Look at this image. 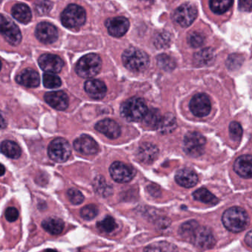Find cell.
I'll use <instances>...</instances> for the list:
<instances>
[{
  "instance_id": "obj_17",
  "label": "cell",
  "mask_w": 252,
  "mask_h": 252,
  "mask_svg": "<svg viewBox=\"0 0 252 252\" xmlns=\"http://www.w3.org/2000/svg\"><path fill=\"white\" fill-rule=\"evenodd\" d=\"M44 100L50 106L58 110H64L69 105L67 95L63 91L49 92L44 96Z\"/></svg>"
},
{
  "instance_id": "obj_14",
  "label": "cell",
  "mask_w": 252,
  "mask_h": 252,
  "mask_svg": "<svg viewBox=\"0 0 252 252\" xmlns=\"http://www.w3.org/2000/svg\"><path fill=\"white\" fill-rule=\"evenodd\" d=\"M38 65L40 68L47 72L57 73L62 71L63 66V62L59 56L51 53L41 55L38 59Z\"/></svg>"
},
{
  "instance_id": "obj_1",
  "label": "cell",
  "mask_w": 252,
  "mask_h": 252,
  "mask_svg": "<svg viewBox=\"0 0 252 252\" xmlns=\"http://www.w3.org/2000/svg\"><path fill=\"white\" fill-rule=\"evenodd\" d=\"M179 234L185 241L201 250H210L216 244V239L211 230L200 226L195 220H189L182 224Z\"/></svg>"
},
{
  "instance_id": "obj_12",
  "label": "cell",
  "mask_w": 252,
  "mask_h": 252,
  "mask_svg": "<svg viewBox=\"0 0 252 252\" xmlns=\"http://www.w3.org/2000/svg\"><path fill=\"white\" fill-rule=\"evenodd\" d=\"M189 109L195 116H207L211 111V102L210 98L204 93L195 95L191 99Z\"/></svg>"
},
{
  "instance_id": "obj_20",
  "label": "cell",
  "mask_w": 252,
  "mask_h": 252,
  "mask_svg": "<svg viewBox=\"0 0 252 252\" xmlns=\"http://www.w3.org/2000/svg\"><path fill=\"white\" fill-rule=\"evenodd\" d=\"M137 158L143 164H152L158 155V149L152 144L145 143L139 146L137 151Z\"/></svg>"
},
{
  "instance_id": "obj_40",
  "label": "cell",
  "mask_w": 252,
  "mask_h": 252,
  "mask_svg": "<svg viewBox=\"0 0 252 252\" xmlns=\"http://www.w3.org/2000/svg\"><path fill=\"white\" fill-rule=\"evenodd\" d=\"M67 197L69 201L74 205H78L82 204L84 201V195L81 193V191L76 189H70L67 191Z\"/></svg>"
},
{
  "instance_id": "obj_51",
  "label": "cell",
  "mask_w": 252,
  "mask_h": 252,
  "mask_svg": "<svg viewBox=\"0 0 252 252\" xmlns=\"http://www.w3.org/2000/svg\"><path fill=\"white\" fill-rule=\"evenodd\" d=\"M1 61H0V71H1Z\"/></svg>"
},
{
  "instance_id": "obj_19",
  "label": "cell",
  "mask_w": 252,
  "mask_h": 252,
  "mask_svg": "<svg viewBox=\"0 0 252 252\" xmlns=\"http://www.w3.org/2000/svg\"><path fill=\"white\" fill-rule=\"evenodd\" d=\"M234 170L235 173L244 178L252 179V156L244 155L237 158L234 164Z\"/></svg>"
},
{
  "instance_id": "obj_23",
  "label": "cell",
  "mask_w": 252,
  "mask_h": 252,
  "mask_svg": "<svg viewBox=\"0 0 252 252\" xmlns=\"http://www.w3.org/2000/svg\"><path fill=\"white\" fill-rule=\"evenodd\" d=\"M86 92L94 99H101L106 96L107 89L103 81L97 79H90L84 84Z\"/></svg>"
},
{
  "instance_id": "obj_29",
  "label": "cell",
  "mask_w": 252,
  "mask_h": 252,
  "mask_svg": "<svg viewBox=\"0 0 252 252\" xmlns=\"http://www.w3.org/2000/svg\"><path fill=\"white\" fill-rule=\"evenodd\" d=\"M192 196H193L194 199L200 201V202L204 203V204L216 205L219 202L217 197L215 196L212 192L205 188L197 189L192 194Z\"/></svg>"
},
{
  "instance_id": "obj_25",
  "label": "cell",
  "mask_w": 252,
  "mask_h": 252,
  "mask_svg": "<svg viewBox=\"0 0 252 252\" xmlns=\"http://www.w3.org/2000/svg\"><path fill=\"white\" fill-rule=\"evenodd\" d=\"M41 226L46 232L53 235H59L64 229L63 220L57 217H49L43 220Z\"/></svg>"
},
{
  "instance_id": "obj_8",
  "label": "cell",
  "mask_w": 252,
  "mask_h": 252,
  "mask_svg": "<svg viewBox=\"0 0 252 252\" xmlns=\"http://www.w3.org/2000/svg\"><path fill=\"white\" fill-rule=\"evenodd\" d=\"M72 153L70 145L64 139H55L48 146L49 157L57 163L67 161Z\"/></svg>"
},
{
  "instance_id": "obj_7",
  "label": "cell",
  "mask_w": 252,
  "mask_h": 252,
  "mask_svg": "<svg viewBox=\"0 0 252 252\" xmlns=\"http://www.w3.org/2000/svg\"><path fill=\"white\" fill-rule=\"evenodd\" d=\"M206 139L204 136L196 132L188 133L184 139V151L187 155L197 158L204 152Z\"/></svg>"
},
{
  "instance_id": "obj_44",
  "label": "cell",
  "mask_w": 252,
  "mask_h": 252,
  "mask_svg": "<svg viewBox=\"0 0 252 252\" xmlns=\"http://www.w3.org/2000/svg\"><path fill=\"white\" fill-rule=\"evenodd\" d=\"M239 9L242 11H252V1H241L238 3Z\"/></svg>"
},
{
  "instance_id": "obj_48",
  "label": "cell",
  "mask_w": 252,
  "mask_h": 252,
  "mask_svg": "<svg viewBox=\"0 0 252 252\" xmlns=\"http://www.w3.org/2000/svg\"><path fill=\"white\" fill-rule=\"evenodd\" d=\"M7 123H6L5 118L3 115L2 112L0 111V129L5 128Z\"/></svg>"
},
{
  "instance_id": "obj_37",
  "label": "cell",
  "mask_w": 252,
  "mask_h": 252,
  "mask_svg": "<svg viewBox=\"0 0 252 252\" xmlns=\"http://www.w3.org/2000/svg\"><path fill=\"white\" fill-rule=\"evenodd\" d=\"M98 214V209L94 204H89L81 209V216L86 220H91L95 218Z\"/></svg>"
},
{
  "instance_id": "obj_21",
  "label": "cell",
  "mask_w": 252,
  "mask_h": 252,
  "mask_svg": "<svg viewBox=\"0 0 252 252\" xmlns=\"http://www.w3.org/2000/svg\"><path fill=\"white\" fill-rule=\"evenodd\" d=\"M175 179L178 184L185 188L193 187L198 182L196 173L189 169H182L178 171Z\"/></svg>"
},
{
  "instance_id": "obj_16",
  "label": "cell",
  "mask_w": 252,
  "mask_h": 252,
  "mask_svg": "<svg viewBox=\"0 0 252 252\" xmlns=\"http://www.w3.org/2000/svg\"><path fill=\"white\" fill-rule=\"evenodd\" d=\"M106 26L108 32L112 36L121 37L127 33L130 23L126 18L118 16L108 19L106 22Z\"/></svg>"
},
{
  "instance_id": "obj_50",
  "label": "cell",
  "mask_w": 252,
  "mask_h": 252,
  "mask_svg": "<svg viewBox=\"0 0 252 252\" xmlns=\"http://www.w3.org/2000/svg\"><path fill=\"white\" fill-rule=\"evenodd\" d=\"M44 252H58L56 251V250H47Z\"/></svg>"
},
{
  "instance_id": "obj_45",
  "label": "cell",
  "mask_w": 252,
  "mask_h": 252,
  "mask_svg": "<svg viewBox=\"0 0 252 252\" xmlns=\"http://www.w3.org/2000/svg\"><path fill=\"white\" fill-rule=\"evenodd\" d=\"M161 41H164L166 44H168L169 42H170V36L168 34H161L157 37V41H155V45L158 47L160 44H161Z\"/></svg>"
},
{
  "instance_id": "obj_32",
  "label": "cell",
  "mask_w": 252,
  "mask_h": 252,
  "mask_svg": "<svg viewBox=\"0 0 252 252\" xmlns=\"http://www.w3.org/2000/svg\"><path fill=\"white\" fill-rule=\"evenodd\" d=\"M161 118L159 111L157 109H152L148 111L145 118H143L144 124L149 128L157 129Z\"/></svg>"
},
{
  "instance_id": "obj_11",
  "label": "cell",
  "mask_w": 252,
  "mask_h": 252,
  "mask_svg": "<svg viewBox=\"0 0 252 252\" xmlns=\"http://www.w3.org/2000/svg\"><path fill=\"white\" fill-rule=\"evenodd\" d=\"M197 14L198 12H197L196 7L193 4L186 3L179 6L175 10L173 19L179 25L184 28H187L195 21Z\"/></svg>"
},
{
  "instance_id": "obj_35",
  "label": "cell",
  "mask_w": 252,
  "mask_h": 252,
  "mask_svg": "<svg viewBox=\"0 0 252 252\" xmlns=\"http://www.w3.org/2000/svg\"><path fill=\"white\" fill-rule=\"evenodd\" d=\"M43 84L48 89L59 88L62 85V80L56 74L46 72L43 75Z\"/></svg>"
},
{
  "instance_id": "obj_46",
  "label": "cell",
  "mask_w": 252,
  "mask_h": 252,
  "mask_svg": "<svg viewBox=\"0 0 252 252\" xmlns=\"http://www.w3.org/2000/svg\"><path fill=\"white\" fill-rule=\"evenodd\" d=\"M148 192L151 195H152L154 197H158V195H160V191L159 188L158 187V186H148Z\"/></svg>"
},
{
  "instance_id": "obj_36",
  "label": "cell",
  "mask_w": 252,
  "mask_h": 252,
  "mask_svg": "<svg viewBox=\"0 0 252 252\" xmlns=\"http://www.w3.org/2000/svg\"><path fill=\"white\" fill-rule=\"evenodd\" d=\"M158 67L166 71H172L176 67V62L170 56L165 54L159 55L157 57Z\"/></svg>"
},
{
  "instance_id": "obj_47",
  "label": "cell",
  "mask_w": 252,
  "mask_h": 252,
  "mask_svg": "<svg viewBox=\"0 0 252 252\" xmlns=\"http://www.w3.org/2000/svg\"><path fill=\"white\" fill-rule=\"evenodd\" d=\"M245 241L247 245L252 249V230L249 232L245 237Z\"/></svg>"
},
{
  "instance_id": "obj_2",
  "label": "cell",
  "mask_w": 252,
  "mask_h": 252,
  "mask_svg": "<svg viewBox=\"0 0 252 252\" xmlns=\"http://www.w3.org/2000/svg\"><path fill=\"white\" fill-rule=\"evenodd\" d=\"M225 227L234 233L243 232L250 224V217L245 210L234 207L226 210L222 216Z\"/></svg>"
},
{
  "instance_id": "obj_31",
  "label": "cell",
  "mask_w": 252,
  "mask_h": 252,
  "mask_svg": "<svg viewBox=\"0 0 252 252\" xmlns=\"http://www.w3.org/2000/svg\"><path fill=\"white\" fill-rule=\"evenodd\" d=\"M93 186H94V189L96 193L105 197V198L112 194V186L106 183L104 178L102 177V176H98L94 179Z\"/></svg>"
},
{
  "instance_id": "obj_24",
  "label": "cell",
  "mask_w": 252,
  "mask_h": 252,
  "mask_svg": "<svg viewBox=\"0 0 252 252\" xmlns=\"http://www.w3.org/2000/svg\"><path fill=\"white\" fill-rule=\"evenodd\" d=\"M11 14L14 19L23 24H28L32 18L31 9L23 3H18L13 5L11 9Z\"/></svg>"
},
{
  "instance_id": "obj_33",
  "label": "cell",
  "mask_w": 252,
  "mask_h": 252,
  "mask_svg": "<svg viewBox=\"0 0 252 252\" xmlns=\"http://www.w3.org/2000/svg\"><path fill=\"white\" fill-rule=\"evenodd\" d=\"M117 223L115 219L111 216H106L103 220L97 222L96 226L100 232L104 233H111L117 228Z\"/></svg>"
},
{
  "instance_id": "obj_27",
  "label": "cell",
  "mask_w": 252,
  "mask_h": 252,
  "mask_svg": "<svg viewBox=\"0 0 252 252\" xmlns=\"http://www.w3.org/2000/svg\"><path fill=\"white\" fill-rule=\"evenodd\" d=\"M176 126L177 124H176V119L174 115L171 113H167L161 117L157 130L161 134H170L172 132L174 131Z\"/></svg>"
},
{
  "instance_id": "obj_26",
  "label": "cell",
  "mask_w": 252,
  "mask_h": 252,
  "mask_svg": "<svg viewBox=\"0 0 252 252\" xmlns=\"http://www.w3.org/2000/svg\"><path fill=\"white\" fill-rule=\"evenodd\" d=\"M0 150L1 153L11 159H17L22 155L20 146L12 141H4L0 145Z\"/></svg>"
},
{
  "instance_id": "obj_9",
  "label": "cell",
  "mask_w": 252,
  "mask_h": 252,
  "mask_svg": "<svg viewBox=\"0 0 252 252\" xmlns=\"http://www.w3.org/2000/svg\"><path fill=\"white\" fill-rule=\"evenodd\" d=\"M0 34L13 46H17L22 41V34L17 25L1 14H0Z\"/></svg>"
},
{
  "instance_id": "obj_10",
  "label": "cell",
  "mask_w": 252,
  "mask_h": 252,
  "mask_svg": "<svg viewBox=\"0 0 252 252\" xmlns=\"http://www.w3.org/2000/svg\"><path fill=\"white\" fill-rule=\"evenodd\" d=\"M109 173L114 180L121 183H128L136 174L133 167L120 161H116L111 165Z\"/></svg>"
},
{
  "instance_id": "obj_42",
  "label": "cell",
  "mask_w": 252,
  "mask_h": 252,
  "mask_svg": "<svg viewBox=\"0 0 252 252\" xmlns=\"http://www.w3.org/2000/svg\"><path fill=\"white\" fill-rule=\"evenodd\" d=\"M53 7V3L48 1H38L35 3V10L39 15H44L48 13Z\"/></svg>"
},
{
  "instance_id": "obj_28",
  "label": "cell",
  "mask_w": 252,
  "mask_h": 252,
  "mask_svg": "<svg viewBox=\"0 0 252 252\" xmlns=\"http://www.w3.org/2000/svg\"><path fill=\"white\" fill-rule=\"evenodd\" d=\"M216 59V53L212 48H205L200 50L194 56L195 63L198 65H208L213 63Z\"/></svg>"
},
{
  "instance_id": "obj_38",
  "label": "cell",
  "mask_w": 252,
  "mask_h": 252,
  "mask_svg": "<svg viewBox=\"0 0 252 252\" xmlns=\"http://www.w3.org/2000/svg\"><path fill=\"white\" fill-rule=\"evenodd\" d=\"M231 139L235 142L241 141L243 136V128L241 124L237 121H232L229 127Z\"/></svg>"
},
{
  "instance_id": "obj_4",
  "label": "cell",
  "mask_w": 252,
  "mask_h": 252,
  "mask_svg": "<svg viewBox=\"0 0 252 252\" xmlns=\"http://www.w3.org/2000/svg\"><path fill=\"white\" fill-rule=\"evenodd\" d=\"M122 59L126 68L133 72L145 71L149 65V57L147 53L135 47L125 50Z\"/></svg>"
},
{
  "instance_id": "obj_34",
  "label": "cell",
  "mask_w": 252,
  "mask_h": 252,
  "mask_svg": "<svg viewBox=\"0 0 252 252\" xmlns=\"http://www.w3.org/2000/svg\"><path fill=\"white\" fill-rule=\"evenodd\" d=\"M233 4V1L224 0V1H210V9L216 14H223L227 11Z\"/></svg>"
},
{
  "instance_id": "obj_43",
  "label": "cell",
  "mask_w": 252,
  "mask_h": 252,
  "mask_svg": "<svg viewBox=\"0 0 252 252\" xmlns=\"http://www.w3.org/2000/svg\"><path fill=\"white\" fill-rule=\"evenodd\" d=\"M4 216H5L6 220L7 221H16L19 217V211L15 207H8V208L6 209Z\"/></svg>"
},
{
  "instance_id": "obj_6",
  "label": "cell",
  "mask_w": 252,
  "mask_h": 252,
  "mask_svg": "<svg viewBox=\"0 0 252 252\" xmlns=\"http://www.w3.org/2000/svg\"><path fill=\"white\" fill-rule=\"evenodd\" d=\"M86 11L78 4H69L62 12L61 20L63 26L69 29H78L86 22Z\"/></svg>"
},
{
  "instance_id": "obj_30",
  "label": "cell",
  "mask_w": 252,
  "mask_h": 252,
  "mask_svg": "<svg viewBox=\"0 0 252 252\" xmlns=\"http://www.w3.org/2000/svg\"><path fill=\"white\" fill-rule=\"evenodd\" d=\"M144 252H179V251L174 244L167 241H159L145 247Z\"/></svg>"
},
{
  "instance_id": "obj_49",
  "label": "cell",
  "mask_w": 252,
  "mask_h": 252,
  "mask_svg": "<svg viewBox=\"0 0 252 252\" xmlns=\"http://www.w3.org/2000/svg\"><path fill=\"white\" fill-rule=\"evenodd\" d=\"M5 173V168L2 164H0V176H4Z\"/></svg>"
},
{
  "instance_id": "obj_13",
  "label": "cell",
  "mask_w": 252,
  "mask_h": 252,
  "mask_svg": "<svg viewBox=\"0 0 252 252\" xmlns=\"http://www.w3.org/2000/svg\"><path fill=\"white\" fill-rule=\"evenodd\" d=\"M35 36L44 44L54 43L59 38V32L57 28L49 23V22H41L35 28Z\"/></svg>"
},
{
  "instance_id": "obj_22",
  "label": "cell",
  "mask_w": 252,
  "mask_h": 252,
  "mask_svg": "<svg viewBox=\"0 0 252 252\" xmlns=\"http://www.w3.org/2000/svg\"><path fill=\"white\" fill-rule=\"evenodd\" d=\"M18 84L26 87L34 88L40 84V77L36 71L32 69H25L16 76Z\"/></svg>"
},
{
  "instance_id": "obj_3",
  "label": "cell",
  "mask_w": 252,
  "mask_h": 252,
  "mask_svg": "<svg viewBox=\"0 0 252 252\" xmlns=\"http://www.w3.org/2000/svg\"><path fill=\"white\" fill-rule=\"evenodd\" d=\"M148 112V108L145 101L140 98H131L122 104L121 113L127 121H136L143 120Z\"/></svg>"
},
{
  "instance_id": "obj_5",
  "label": "cell",
  "mask_w": 252,
  "mask_h": 252,
  "mask_svg": "<svg viewBox=\"0 0 252 252\" xmlns=\"http://www.w3.org/2000/svg\"><path fill=\"white\" fill-rule=\"evenodd\" d=\"M102 61L98 55L94 53L86 55L81 58L75 67L77 74L82 78H92L100 72Z\"/></svg>"
},
{
  "instance_id": "obj_41",
  "label": "cell",
  "mask_w": 252,
  "mask_h": 252,
  "mask_svg": "<svg viewBox=\"0 0 252 252\" xmlns=\"http://www.w3.org/2000/svg\"><path fill=\"white\" fill-rule=\"evenodd\" d=\"M188 42L192 47H199L204 43V36L199 32H193L188 36Z\"/></svg>"
},
{
  "instance_id": "obj_18",
  "label": "cell",
  "mask_w": 252,
  "mask_h": 252,
  "mask_svg": "<svg viewBox=\"0 0 252 252\" xmlns=\"http://www.w3.org/2000/svg\"><path fill=\"white\" fill-rule=\"evenodd\" d=\"M95 129L109 139H118L121 136V127L119 124L113 120H102L96 124Z\"/></svg>"
},
{
  "instance_id": "obj_15",
  "label": "cell",
  "mask_w": 252,
  "mask_h": 252,
  "mask_svg": "<svg viewBox=\"0 0 252 252\" xmlns=\"http://www.w3.org/2000/svg\"><path fill=\"white\" fill-rule=\"evenodd\" d=\"M74 148L77 152L84 155H95L98 152L99 146L91 136L83 135L74 142Z\"/></svg>"
},
{
  "instance_id": "obj_39",
  "label": "cell",
  "mask_w": 252,
  "mask_h": 252,
  "mask_svg": "<svg viewBox=\"0 0 252 252\" xmlns=\"http://www.w3.org/2000/svg\"><path fill=\"white\" fill-rule=\"evenodd\" d=\"M244 57L240 54H232L228 57L226 61V66L228 69L235 71L238 69L244 62Z\"/></svg>"
}]
</instances>
